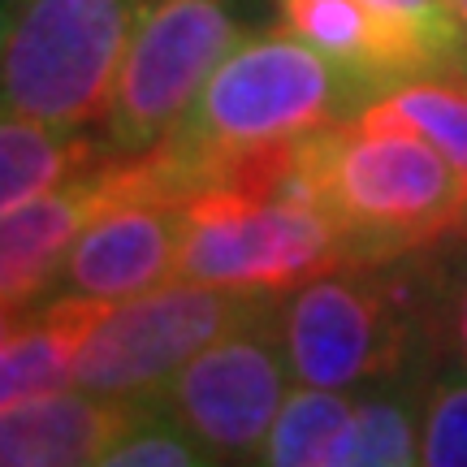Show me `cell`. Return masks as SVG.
Here are the masks:
<instances>
[{"instance_id":"obj_15","label":"cell","mask_w":467,"mask_h":467,"mask_svg":"<svg viewBox=\"0 0 467 467\" xmlns=\"http://www.w3.org/2000/svg\"><path fill=\"white\" fill-rule=\"evenodd\" d=\"M350 416H355V389H325L303 385L290 389L282 411L268 429L260 463L273 467H334Z\"/></svg>"},{"instance_id":"obj_8","label":"cell","mask_w":467,"mask_h":467,"mask_svg":"<svg viewBox=\"0 0 467 467\" xmlns=\"http://www.w3.org/2000/svg\"><path fill=\"white\" fill-rule=\"evenodd\" d=\"M117 195L83 225L66 251L52 295L121 303L178 277L186 238V203L130 191L113 161Z\"/></svg>"},{"instance_id":"obj_22","label":"cell","mask_w":467,"mask_h":467,"mask_svg":"<svg viewBox=\"0 0 467 467\" xmlns=\"http://www.w3.org/2000/svg\"><path fill=\"white\" fill-rule=\"evenodd\" d=\"M22 9H26V0H0V44H5V35L14 31V22Z\"/></svg>"},{"instance_id":"obj_21","label":"cell","mask_w":467,"mask_h":467,"mask_svg":"<svg viewBox=\"0 0 467 467\" xmlns=\"http://www.w3.org/2000/svg\"><path fill=\"white\" fill-rule=\"evenodd\" d=\"M39 303H31V299H0V347H5V342H9V337H14L17 329L35 317V307H39Z\"/></svg>"},{"instance_id":"obj_17","label":"cell","mask_w":467,"mask_h":467,"mask_svg":"<svg viewBox=\"0 0 467 467\" xmlns=\"http://www.w3.org/2000/svg\"><path fill=\"white\" fill-rule=\"evenodd\" d=\"M104 467H203L217 463L208 446L151 394L130 399V411L121 420L117 437L100 459Z\"/></svg>"},{"instance_id":"obj_11","label":"cell","mask_w":467,"mask_h":467,"mask_svg":"<svg viewBox=\"0 0 467 467\" xmlns=\"http://www.w3.org/2000/svg\"><path fill=\"white\" fill-rule=\"evenodd\" d=\"M130 399H100L87 389H52L0 411V467H83L100 463Z\"/></svg>"},{"instance_id":"obj_9","label":"cell","mask_w":467,"mask_h":467,"mask_svg":"<svg viewBox=\"0 0 467 467\" xmlns=\"http://www.w3.org/2000/svg\"><path fill=\"white\" fill-rule=\"evenodd\" d=\"M285 26L377 91L407 78H459L446 52L416 22L381 9L377 0H282Z\"/></svg>"},{"instance_id":"obj_4","label":"cell","mask_w":467,"mask_h":467,"mask_svg":"<svg viewBox=\"0 0 467 467\" xmlns=\"http://www.w3.org/2000/svg\"><path fill=\"white\" fill-rule=\"evenodd\" d=\"M139 0H26L0 44V113L57 130L104 121Z\"/></svg>"},{"instance_id":"obj_10","label":"cell","mask_w":467,"mask_h":467,"mask_svg":"<svg viewBox=\"0 0 467 467\" xmlns=\"http://www.w3.org/2000/svg\"><path fill=\"white\" fill-rule=\"evenodd\" d=\"M113 195V161H104L48 195L0 213V299H48L66 251Z\"/></svg>"},{"instance_id":"obj_18","label":"cell","mask_w":467,"mask_h":467,"mask_svg":"<svg viewBox=\"0 0 467 467\" xmlns=\"http://www.w3.org/2000/svg\"><path fill=\"white\" fill-rule=\"evenodd\" d=\"M420 463L467 467V364L437 372L420 402Z\"/></svg>"},{"instance_id":"obj_7","label":"cell","mask_w":467,"mask_h":467,"mask_svg":"<svg viewBox=\"0 0 467 467\" xmlns=\"http://www.w3.org/2000/svg\"><path fill=\"white\" fill-rule=\"evenodd\" d=\"M290 350L282 295H268L247 320L191 355L151 399L165 402L217 463H260L268 429L290 394Z\"/></svg>"},{"instance_id":"obj_6","label":"cell","mask_w":467,"mask_h":467,"mask_svg":"<svg viewBox=\"0 0 467 467\" xmlns=\"http://www.w3.org/2000/svg\"><path fill=\"white\" fill-rule=\"evenodd\" d=\"M268 295L277 290L165 282L148 295L109 303L87 329L69 385L100 399H143L161 389L191 355L247 320Z\"/></svg>"},{"instance_id":"obj_13","label":"cell","mask_w":467,"mask_h":467,"mask_svg":"<svg viewBox=\"0 0 467 467\" xmlns=\"http://www.w3.org/2000/svg\"><path fill=\"white\" fill-rule=\"evenodd\" d=\"M104 161L113 156L87 130H57L0 113V213L39 200Z\"/></svg>"},{"instance_id":"obj_2","label":"cell","mask_w":467,"mask_h":467,"mask_svg":"<svg viewBox=\"0 0 467 467\" xmlns=\"http://www.w3.org/2000/svg\"><path fill=\"white\" fill-rule=\"evenodd\" d=\"M420 273L381 265H342L282 295V334L295 381L359 389L407 377L420 355L424 320Z\"/></svg>"},{"instance_id":"obj_19","label":"cell","mask_w":467,"mask_h":467,"mask_svg":"<svg viewBox=\"0 0 467 467\" xmlns=\"http://www.w3.org/2000/svg\"><path fill=\"white\" fill-rule=\"evenodd\" d=\"M377 5L389 9V14L407 17V22H416L420 31L446 52V61L454 66V74L467 78V31H463V22H459L451 0H377Z\"/></svg>"},{"instance_id":"obj_14","label":"cell","mask_w":467,"mask_h":467,"mask_svg":"<svg viewBox=\"0 0 467 467\" xmlns=\"http://www.w3.org/2000/svg\"><path fill=\"white\" fill-rule=\"evenodd\" d=\"M420 402H424V389L407 377L359 385L355 389V416L342 433L334 467L420 463Z\"/></svg>"},{"instance_id":"obj_3","label":"cell","mask_w":467,"mask_h":467,"mask_svg":"<svg viewBox=\"0 0 467 467\" xmlns=\"http://www.w3.org/2000/svg\"><path fill=\"white\" fill-rule=\"evenodd\" d=\"M342 265H355L347 238L290 169L265 191H208L186 203L173 282L285 295Z\"/></svg>"},{"instance_id":"obj_5","label":"cell","mask_w":467,"mask_h":467,"mask_svg":"<svg viewBox=\"0 0 467 467\" xmlns=\"http://www.w3.org/2000/svg\"><path fill=\"white\" fill-rule=\"evenodd\" d=\"M251 0H139L100 143L143 156L178 130L213 69L247 39Z\"/></svg>"},{"instance_id":"obj_20","label":"cell","mask_w":467,"mask_h":467,"mask_svg":"<svg viewBox=\"0 0 467 467\" xmlns=\"http://www.w3.org/2000/svg\"><path fill=\"white\" fill-rule=\"evenodd\" d=\"M441 307H446V334L454 342V355H459V364H467V268L441 295Z\"/></svg>"},{"instance_id":"obj_23","label":"cell","mask_w":467,"mask_h":467,"mask_svg":"<svg viewBox=\"0 0 467 467\" xmlns=\"http://www.w3.org/2000/svg\"><path fill=\"white\" fill-rule=\"evenodd\" d=\"M454 5V14H459V22H463V31H467V0H451Z\"/></svg>"},{"instance_id":"obj_1","label":"cell","mask_w":467,"mask_h":467,"mask_svg":"<svg viewBox=\"0 0 467 467\" xmlns=\"http://www.w3.org/2000/svg\"><path fill=\"white\" fill-rule=\"evenodd\" d=\"M295 178L334 217L355 265L402 260L467 230V182L441 151L372 109L295 148Z\"/></svg>"},{"instance_id":"obj_16","label":"cell","mask_w":467,"mask_h":467,"mask_svg":"<svg viewBox=\"0 0 467 467\" xmlns=\"http://www.w3.org/2000/svg\"><path fill=\"white\" fill-rule=\"evenodd\" d=\"M368 109L429 139L467 182V78H407Z\"/></svg>"},{"instance_id":"obj_12","label":"cell","mask_w":467,"mask_h":467,"mask_svg":"<svg viewBox=\"0 0 467 467\" xmlns=\"http://www.w3.org/2000/svg\"><path fill=\"white\" fill-rule=\"evenodd\" d=\"M104 307H109L104 299H74V295H48L39 303L35 317L0 347V411L66 389L78 347Z\"/></svg>"}]
</instances>
